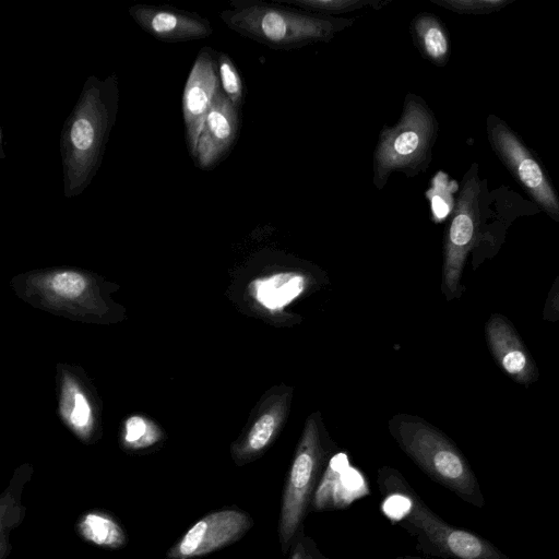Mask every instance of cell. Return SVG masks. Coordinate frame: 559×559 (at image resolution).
<instances>
[{
  "label": "cell",
  "instance_id": "1",
  "mask_svg": "<svg viewBox=\"0 0 559 559\" xmlns=\"http://www.w3.org/2000/svg\"><path fill=\"white\" fill-rule=\"evenodd\" d=\"M119 100L116 73L86 79L60 136L63 192L81 194L95 177L115 124Z\"/></svg>",
  "mask_w": 559,
  "mask_h": 559
},
{
  "label": "cell",
  "instance_id": "2",
  "mask_svg": "<svg viewBox=\"0 0 559 559\" xmlns=\"http://www.w3.org/2000/svg\"><path fill=\"white\" fill-rule=\"evenodd\" d=\"M225 25L239 35L271 49L292 50L331 41L354 19L322 15L276 1L233 0L219 12Z\"/></svg>",
  "mask_w": 559,
  "mask_h": 559
},
{
  "label": "cell",
  "instance_id": "3",
  "mask_svg": "<svg viewBox=\"0 0 559 559\" xmlns=\"http://www.w3.org/2000/svg\"><path fill=\"white\" fill-rule=\"evenodd\" d=\"M389 432L432 480L474 507L485 506L480 486L468 462L440 430L418 416L396 414L389 420Z\"/></svg>",
  "mask_w": 559,
  "mask_h": 559
},
{
  "label": "cell",
  "instance_id": "4",
  "mask_svg": "<svg viewBox=\"0 0 559 559\" xmlns=\"http://www.w3.org/2000/svg\"><path fill=\"white\" fill-rule=\"evenodd\" d=\"M438 132L437 119L418 95L408 93L394 126H384L373 152L372 182L382 190L393 171L415 177L425 171L432 158Z\"/></svg>",
  "mask_w": 559,
  "mask_h": 559
},
{
  "label": "cell",
  "instance_id": "5",
  "mask_svg": "<svg viewBox=\"0 0 559 559\" xmlns=\"http://www.w3.org/2000/svg\"><path fill=\"white\" fill-rule=\"evenodd\" d=\"M320 413L310 414L304 425L284 485L278 536L282 551L287 554L304 527L319 481L328 466L330 447Z\"/></svg>",
  "mask_w": 559,
  "mask_h": 559
},
{
  "label": "cell",
  "instance_id": "6",
  "mask_svg": "<svg viewBox=\"0 0 559 559\" xmlns=\"http://www.w3.org/2000/svg\"><path fill=\"white\" fill-rule=\"evenodd\" d=\"M378 483L381 491H400L407 497L408 506L401 520L416 527L437 555L452 559H510L489 540L442 521L395 469L381 468Z\"/></svg>",
  "mask_w": 559,
  "mask_h": 559
},
{
  "label": "cell",
  "instance_id": "7",
  "mask_svg": "<svg viewBox=\"0 0 559 559\" xmlns=\"http://www.w3.org/2000/svg\"><path fill=\"white\" fill-rule=\"evenodd\" d=\"M444 239L442 292L448 298L460 293V280L468 251L472 249L480 221V183L472 167L463 179Z\"/></svg>",
  "mask_w": 559,
  "mask_h": 559
},
{
  "label": "cell",
  "instance_id": "8",
  "mask_svg": "<svg viewBox=\"0 0 559 559\" xmlns=\"http://www.w3.org/2000/svg\"><path fill=\"white\" fill-rule=\"evenodd\" d=\"M489 141L516 180L554 218L559 219V199L542 167L516 135L499 119H488Z\"/></svg>",
  "mask_w": 559,
  "mask_h": 559
},
{
  "label": "cell",
  "instance_id": "9",
  "mask_svg": "<svg viewBox=\"0 0 559 559\" xmlns=\"http://www.w3.org/2000/svg\"><path fill=\"white\" fill-rule=\"evenodd\" d=\"M221 88L218 52L203 47L191 67L182 93L185 135L191 158L213 99Z\"/></svg>",
  "mask_w": 559,
  "mask_h": 559
},
{
  "label": "cell",
  "instance_id": "10",
  "mask_svg": "<svg viewBox=\"0 0 559 559\" xmlns=\"http://www.w3.org/2000/svg\"><path fill=\"white\" fill-rule=\"evenodd\" d=\"M249 514L226 509L212 512L198 521L168 552V559H189L225 547L251 528Z\"/></svg>",
  "mask_w": 559,
  "mask_h": 559
},
{
  "label": "cell",
  "instance_id": "11",
  "mask_svg": "<svg viewBox=\"0 0 559 559\" xmlns=\"http://www.w3.org/2000/svg\"><path fill=\"white\" fill-rule=\"evenodd\" d=\"M129 13L143 31L164 43L203 39L213 34L207 19L169 5L134 4Z\"/></svg>",
  "mask_w": 559,
  "mask_h": 559
},
{
  "label": "cell",
  "instance_id": "12",
  "mask_svg": "<svg viewBox=\"0 0 559 559\" xmlns=\"http://www.w3.org/2000/svg\"><path fill=\"white\" fill-rule=\"evenodd\" d=\"M239 124V109L219 88L205 118L192 157L197 167L210 170L222 162L236 142Z\"/></svg>",
  "mask_w": 559,
  "mask_h": 559
},
{
  "label": "cell",
  "instance_id": "13",
  "mask_svg": "<svg viewBox=\"0 0 559 559\" xmlns=\"http://www.w3.org/2000/svg\"><path fill=\"white\" fill-rule=\"evenodd\" d=\"M369 492L362 474L352 467L347 455L341 452L331 456L311 507L314 511L344 509Z\"/></svg>",
  "mask_w": 559,
  "mask_h": 559
},
{
  "label": "cell",
  "instance_id": "14",
  "mask_svg": "<svg viewBox=\"0 0 559 559\" xmlns=\"http://www.w3.org/2000/svg\"><path fill=\"white\" fill-rule=\"evenodd\" d=\"M293 400V389L281 385L271 389L255 420L249 428L241 445L237 449L241 461H250L261 455L282 430Z\"/></svg>",
  "mask_w": 559,
  "mask_h": 559
},
{
  "label": "cell",
  "instance_id": "15",
  "mask_svg": "<svg viewBox=\"0 0 559 559\" xmlns=\"http://www.w3.org/2000/svg\"><path fill=\"white\" fill-rule=\"evenodd\" d=\"M486 333L489 347L501 368L518 382H532L536 376L534 360L511 324L502 317L493 316Z\"/></svg>",
  "mask_w": 559,
  "mask_h": 559
},
{
  "label": "cell",
  "instance_id": "16",
  "mask_svg": "<svg viewBox=\"0 0 559 559\" xmlns=\"http://www.w3.org/2000/svg\"><path fill=\"white\" fill-rule=\"evenodd\" d=\"M411 34L415 46L431 63L442 67L450 56V39L444 25L433 14L418 13L411 22Z\"/></svg>",
  "mask_w": 559,
  "mask_h": 559
},
{
  "label": "cell",
  "instance_id": "17",
  "mask_svg": "<svg viewBox=\"0 0 559 559\" xmlns=\"http://www.w3.org/2000/svg\"><path fill=\"white\" fill-rule=\"evenodd\" d=\"M79 533L88 542L102 547L118 548L126 542L123 531L109 515L90 512L78 522Z\"/></svg>",
  "mask_w": 559,
  "mask_h": 559
},
{
  "label": "cell",
  "instance_id": "18",
  "mask_svg": "<svg viewBox=\"0 0 559 559\" xmlns=\"http://www.w3.org/2000/svg\"><path fill=\"white\" fill-rule=\"evenodd\" d=\"M276 2L301 11L331 16H337L338 14L360 10L366 7L381 9L389 4V1L382 0H276Z\"/></svg>",
  "mask_w": 559,
  "mask_h": 559
},
{
  "label": "cell",
  "instance_id": "19",
  "mask_svg": "<svg viewBox=\"0 0 559 559\" xmlns=\"http://www.w3.org/2000/svg\"><path fill=\"white\" fill-rule=\"evenodd\" d=\"M456 190L457 183L450 181L448 175L443 171H438L431 179V186L426 191V197L429 199L435 221L444 219L453 211L455 205L453 193Z\"/></svg>",
  "mask_w": 559,
  "mask_h": 559
},
{
  "label": "cell",
  "instance_id": "20",
  "mask_svg": "<svg viewBox=\"0 0 559 559\" xmlns=\"http://www.w3.org/2000/svg\"><path fill=\"white\" fill-rule=\"evenodd\" d=\"M218 76L221 88L234 106L240 109L243 102V84L233 59L225 52L218 53Z\"/></svg>",
  "mask_w": 559,
  "mask_h": 559
},
{
  "label": "cell",
  "instance_id": "21",
  "mask_svg": "<svg viewBox=\"0 0 559 559\" xmlns=\"http://www.w3.org/2000/svg\"><path fill=\"white\" fill-rule=\"evenodd\" d=\"M431 2L460 14H484L500 10L506 0H431Z\"/></svg>",
  "mask_w": 559,
  "mask_h": 559
},
{
  "label": "cell",
  "instance_id": "22",
  "mask_svg": "<svg viewBox=\"0 0 559 559\" xmlns=\"http://www.w3.org/2000/svg\"><path fill=\"white\" fill-rule=\"evenodd\" d=\"M51 287L60 296L75 298L83 293L86 282L79 273L63 272L53 276Z\"/></svg>",
  "mask_w": 559,
  "mask_h": 559
},
{
  "label": "cell",
  "instance_id": "23",
  "mask_svg": "<svg viewBox=\"0 0 559 559\" xmlns=\"http://www.w3.org/2000/svg\"><path fill=\"white\" fill-rule=\"evenodd\" d=\"M288 559H330L322 554L314 540L305 535L304 527L296 535Z\"/></svg>",
  "mask_w": 559,
  "mask_h": 559
},
{
  "label": "cell",
  "instance_id": "24",
  "mask_svg": "<svg viewBox=\"0 0 559 559\" xmlns=\"http://www.w3.org/2000/svg\"><path fill=\"white\" fill-rule=\"evenodd\" d=\"M146 431V424L139 416L130 417L126 423V441L141 445V439Z\"/></svg>",
  "mask_w": 559,
  "mask_h": 559
},
{
  "label": "cell",
  "instance_id": "25",
  "mask_svg": "<svg viewBox=\"0 0 559 559\" xmlns=\"http://www.w3.org/2000/svg\"><path fill=\"white\" fill-rule=\"evenodd\" d=\"M88 417L90 407L85 397L81 393L75 394L74 408L71 413L72 424H74L76 427H82L88 421Z\"/></svg>",
  "mask_w": 559,
  "mask_h": 559
}]
</instances>
